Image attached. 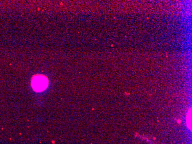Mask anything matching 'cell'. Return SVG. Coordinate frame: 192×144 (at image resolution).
Wrapping results in <instances>:
<instances>
[{
  "mask_svg": "<svg viewBox=\"0 0 192 144\" xmlns=\"http://www.w3.org/2000/svg\"><path fill=\"white\" fill-rule=\"evenodd\" d=\"M48 84V80L43 75L35 76L32 80V87L35 91L37 92L44 90L47 87Z\"/></svg>",
  "mask_w": 192,
  "mask_h": 144,
  "instance_id": "cell-1",
  "label": "cell"
}]
</instances>
